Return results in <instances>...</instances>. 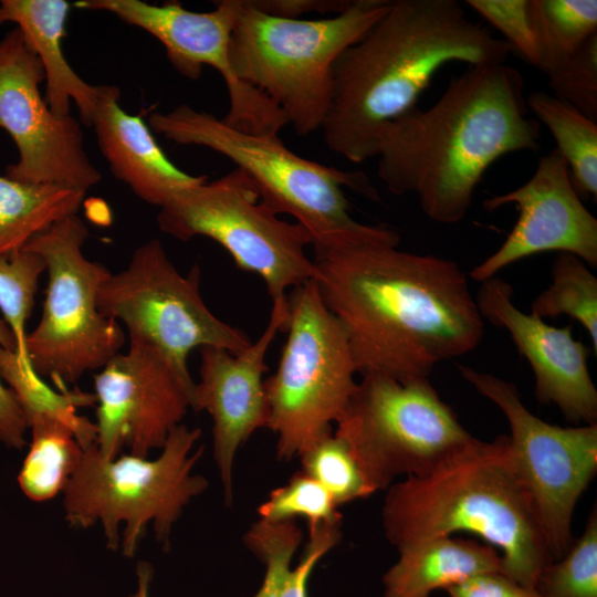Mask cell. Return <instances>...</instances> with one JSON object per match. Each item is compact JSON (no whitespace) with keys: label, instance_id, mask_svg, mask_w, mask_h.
<instances>
[{"label":"cell","instance_id":"cell-5","mask_svg":"<svg viewBox=\"0 0 597 597\" xmlns=\"http://www.w3.org/2000/svg\"><path fill=\"white\" fill-rule=\"evenodd\" d=\"M150 128L179 145L209 148L231 160L275 213L292 216L311 238L314 253L363 243L398 245L399 233L365 224L349 213L344 187L378 200L363 171H345L303 158L277 137L247 133L188 104L155 112Z\"/></svg>","mask_w":597,"mask_h":597},{"label":"cell","instance_id":"cell-20","mask_svg":"<svg viewBox=\"0 0 597 597\" xmlns=\"http://www.w3.org/2000/svg\"><path fill=\"white\" fill-rule=\"evenodd\" d=\"M119 97L118 87L98 85L90 124L117 179L139 199L159 208L176 192L207 180V176H191L171 163L148 125L139 116L125 112Z\"/></svg>","mask_w":597,"mask_h":597},{"label":"cell","instance_id":"cell-4","mask_svg":"<svg viewBox=\"0 0 597 597\" xmlns=\"http://www.w3.org/2000/svg\"><path fill=\"white\" fill-rule=\"evenodd\" d=\"M381 517L397 551L455 532L473 533L499 551L503 574L532 589L554 561L507 436L491 442L474 438L430 473L394 482Z\"/></svg>","mask_w":597,"mask_h":597},{"label":"cell","instance_id":"cell-12","mask_svg":"<svg viewBox=\"0 0 597 597\" xmlns=\"http://www.w3.org/2000/svg\"><path fill=\"white\" fill-rule=\"evenodd\" d=\"M100 312L123 324L129 339L156 349L189 385L187 365L195 348L217 347L238 354L252 342L218 318L200 294V269L182 275L159 239L139 245L128 265L111 273L97 293Z\"/></svg>","mask_w":597,"mask_h":597},{"label":"cell","instance_id":"cell-10","mask_svg":"<svg viewBox=\"0 0 597 597\" xmlns=\"http://www.w3.org/2000/svg\"><path fill=\"white\" fill-rule=\"evenodd\" d=\"M336 426L374 492L430 473L474 440L428 378L364 375Z\"/></svg>","mask_w":597,"mask_h":597},{"label":"cell","instance_id":"cell-26","mask_svg":"<svg viewBox=\"0 0 597 597\" xmlns=\"http://www.w3.org/2000/svg\"><path fill=\"white\" fill-rule=\"evenodd\" d=\"M527 108L551 132L555 149L565 159L579 197L597 199V122L591 121L553 94L534 91Z\"/></svg>","mask_w":597,"mask_h":597},{"label":"cell","instance_id":"cell-15","mask_svg":"<svg viewBox=\"0 0 597 597\" xmlns=\"http://www.w3.org/2000/svg\"><path fill=\"white\" fill-rule=\"evenodd\" d=\"M44 80L42 64L21 31L10 30L0 41V128L13 140L19 158L6 176L86 192L102 176L87 156L78 121L54 114L42 97Z\"/></svg>","mask_w":597,"mask_h":597},{"label":"cell","instance_id":"cell-36","mask_svg":"<svg viewBox=\"0 0 597 597\" xmlns=\"http://www.w3.org/2000/svg\"><path fill=\"white\" fill-rule=\"evenodd\" d=\"M0 348H17L14 336L0 315ZM28 425L13 392L4 385L0 376V442L22 449L25 446Z\"/></svg>","mask_w":597,"mask_h":597},{"label":"cell","instance_id":"cell-34","mask_svg":"<svg viewBox=\"0 0 597 597\" xmlns=\"http://www.w3.org/2000/svg\"><path fill=\"white\" fill-rule=\"evenodd\" d=\"M545 74L555 97L597 122V34Z\"/></svg>","mask_w":597,"mask_h":597},{"label":"cell","instance_id":"cell-32","mask_svg":"<svg viewBox=\"0 0 597 597\" xmlns=\"http://www.w3.org/2000/svg\"><path fill=\"white\" fill-rule=\"evenodd\" d=\"M537 597H597V513H590L584 533L568 551L540 573Z\"/></svg>","mask_w":597,"mask_h":597},{"label":"cell","instance_id":"cell-33","mask_svg":"<svg viewBox=\"0 0 597 597\" xmlns=\"http://www.w3.org/2000/svg\"><path fill=\"white\" fill-rule=\"evenodd\" d=\"M337 507L331 494L301 470L286 484L273 490L259 506L258 513L260 519L270 522L303 517L310 528L323 523H341L342 515Z\"/></svg>","mask_w":597,"mask_h":597},{"label":"cell","instance_id":"cell-35","mask_svg":"<svg viewBox=\"0 0 597 597\" xmlns=\"http://www.w3.org/2000/svg\"><path fill=\"white\" fill-rule=\"evenodd\" d=\"M531 0H468L467 6L488 21L530 64L538 67V54L530 13Z\"/></svg>","mask_w":597,"mask_h":597},{"label":"cell","instance_id":"cell-18","mask_svg":"<svg viewBox=\"0 0 597 597\" xmlns=\"http://www.w3.org/2000/svg\"><path fill=\"white\" fill-rule=\"evenodd\" d=\"M287 314V297L273 302L265 329L238 354L217 347L200 348V379L195 383L190 408L205 410L212 419L213 457L227 504L232 502L233 464L239 449L258 429L268 428L265 356L277 332H284Z\"/></svg>","mask_w":597,"mask_h":597},{"label":"cell","instance_id":"cell-28","mask_svg":"<svg viewBox=\"0 0 597 597\" xmlns=\"http://www.w3.org/2000/svg\"><path fill=\"white\" fill-rule=\"evenodd\" d=\"M538 70L555 69L597 34L596 0H531Z\"/></svg>","mask_w":597,"mask_h":597},{"label":"cell","instance_id":"cell-24","mask_svg":"<svg viewBox=\"0 0 597 597\" xmlns=\"http://www.w3.org/2000/svg\"><path fill=\"white\" fill-rule=\"evenodd\" d=\"M85 191L53 184H27L0 176V258L76 214Z\"/></svg>","mask_w":597,"mask_h":597},{"label":"cell","instance_id":"cell-14","mask_svg":"<svg viewBox=\"0 0 597 597\" xmlns=\"http://www.w3.org/2000/svg\"><path fill=\"white\" fill-rule=\"evenodd\" d=\"M214 3L209 12L190 11L176 1L156 6L140 0H80L74 6L109 12L150 33L164 45L171 65L188 78L200 77L206 65L213 67L229 95V111L222 119L247 133L277 137L287 125L285 115L233 70L230 43L240 2Z\"/></svg>","mask_w":597,"mask_h":597},{"label":"cell","instance_id":"cell-7","mask_svg":"<svg viewBox=\"0 0 597 597\" xmlns=\"http://www.w3.org/2000/svg\"><path fill=\"white\" fill-rule=\"evenodd\" d=\"M200 436L199 428L180 423L155 459L129 453L107 459L96 443L84 449L63 491L66 521L80 528L100 524L107 547L121 546L126 557L135 555L149 525L168 548L184 509L208 488V481L193 473L203 453V447L192 452Z\"/></svg>","mask_w":597,"mask_h":597},{"label":"cell","instance_id":"cell-13","mask_svg":"<svg viewBox=\"0 0 597 597\" xmlns=\"http://www.w3.org/2000/svg\"><path fill=\"white\" fill-rule=\"evenodd\" d=\"M458 370L506 418L516 472L533 502L552 557H562L573 544L577 501L597 472V423L551 425L525 407L514 384L461 364Z\"/></svg>","mask_w":597,"mask_h":597},{"label":"cell","instance_id":"cell-22","mask_svg":"<svg viewBox=\"0 0 597 597\" xmlns=\"http://www.w3.org/2000/svg\"><path fill=\"white\" fill-rule=\"evenodd\" d=\"M397 562L384 574V597H429L473 575L502 572L496 548L472 540L439 536L398 549Z\"/></svg>","mask_w":597,"mask_h":597},{"label":"cell","instance_id":"cell-21","mask_svg":"<svg viewBox=\"0 0 597 597\" xmlns=\"http://www.w3.org/2000/svg\"><path fill=\"white\" fill-rule=\"evenodd\" d=\"M70 3L64 0H1L0 25L12 22L39 57L46 81L44 100L59 116L70 115L74 101L83 123L90 126L98 85H91L71 67L62 51Z\"/></svg>","mask_w":597,"mask_h":597},{"label":"cell","instance_id":"cell-31","mask_svg":"<svg viewBox=\"0 0 597 597\" xmlns=\"http://www.w3.org/2000/svg\"><path fill=\"white\" fill-rule=\"evenodd\" d=\"M300 458L302 471L316 480L337 506L375 493L350 448L335 431L318 440Z\"/></svg>","mask_w":597,"mask_h":597},{"label":"cell","instance_id":"cell-11","mask_svg":"<svg viewBox=\"0 0 597 597\" xmlns=\"http://www.w3.org/2000/svg\"><path fill=\"white\" fill-rule=\"evenodd\" d=\"M157 223L180 241L198 235L216 241L239 269L265 282L272 302L285 300L287 289L317 275L305 253L311 245L307 231L280 219L238 168L176 192L159 208Z\"/></svg>","mask_w":597,"mask_h":597},{"label":"cell","instance_id":"cell-17","mask_svg":"<svg viewBox=\"0 0 597 597\" xmlns=\"http://www.w3.org/2000/svg\"><path fill=\"white\" fill-rule=\"evenodd\" d=\"M515 203L519 219L502 245L474 266L470 277L483 282L521 259L557 251L597 265V220L576 192L568 166L553 149L540 157L533 176L521 187L483 201L493 211Z\"/></svg>","mask_w":597,"mask_h":597},{"label":"cell","instance_id":"cell-19","mask_svg":"<svg viewBox=\"0 0 597 597\" xmlns=\"http://www.w3.org/2000/svg\"><path fill=\"white\" fill-rule=\"evenodd\" d=\"M513 289L492 276L475 296L482 318L505 328L535 376V395L554 404L565 419L577 425L597 420V389L588 369L589 349L572 335V326L556 327L516 307Z\"/></svg>","mask_w":597,"mask_h":597},{"label":"cell","instance_id":"cell-1","mask_svg":"<svg viewBox=\"0 0 597 597\" xmlns=\"http://www.w3.org/2000/svg\"><path fill=\"white\" fill-rule=\"evenodd\" d=\"M364 243L314 253L315 281L344 328L357 374L428 378L472 352L484 321L452 260Z\"/></svg>","mask_w":597,"mask_h":597},{"label":"cell","instance_id":"cell-16","mask_svg":"<svg viewBox=\"0 0 597 597\" xmlns=\"http://www.w3.org/2000/svg\"><path fill=\"white\" fill-rule=\"evenodd\" d=\"M96 447L107 459L127 449L148 457L161 449L190 408L195 385L187 384L149 345L129 339L94 379Z\"/></svg>","mask_w":597,"mask_h":597},{"label":"cell","instance_id":"cell-9","mask_svg":"<svg viewBox=\"0 0 597 597\" xmlns=\"http://www.w3.org/2000/svg\"><path fill=\"white\" fill-rule=\"evenodd\" d=\"M88 235L74 214L23 248L41 255L48 272L42 317L27 334V352L36 374L51 378L59 390L101 369L125 342L121 325L98 310L97 293L111 272L83 254Z\"/></svg>","mask_w":597,"mask_h":597},{"label":"cell","instance_id":"cell-8","mask_svg":"<svg viewBox=\"0 0 597 597\" xmlns=\"http://www.w3.org/2000/svg\"><path fill=\"white\" fill-rule=\"evenodd\" d=\"M287 310L279 365L264 380L268 428L276 436L281 461L300 457L333 432L357 385L347 335L315 280L292 289Z\"/></svg>","mask_w":597,"mask_h":597},{"label":"cell","instance_id":"cell-3","mask_svg":"<svg viewBox=\"0 0 597 597\" xmlns=\"http://www.w3.org/2000/svg\"><path fill=\"white\" fill-rule=\"evenodd\" d=\"M511 46L457 0H394L333 69L324 143L353 163L376 157L381 128L416 107L444 65L505 63Z\"/></svg>","mask_w":597,"mask_h":597},{"label":"cell","instance_id":"cell-27","mask_svg":"<svg viewBox=\"0 0 597 597\" xmlns=\"http://www.w3.org/2000/svg\"><path fill=\"white\" fill-rule=\"evenodd\" d=\"M29 429L32 440L18 481L30 500L43 502L64 491L84 449L73 431L61 423L35 425Z\"/></svg>","mask_w":597,"mask_h":597},{"label":"cell","instance_id":"cell-2","mask_svg":"<svg viewBox=\"0 0 597 597\" xmlns=\"http://www.w3.org/2000/svg\"><path fill=\"white\" fill-rule=\"evenodd\" d=\"M524 78L506 64L469 65L430 107L387 123L377 140V175L396 196L415 193L438 223L460 222L489 167L502 156L541 148Z\"/></svg>","mask_w":597,"mask_h":597},{"label":"cell","instance_id":"cell-25","mask_svg":"<svg viewBox=\"0 0 597 597\" xmlns=\"http://www.w3.org/2000/svg\"><path fill=\"white\" fill-rule=\"evenodd\" d=\"M0 376L19 402L28 429L56 422L71 429L83 449L96 443L95 423L78 413L80 407L95 404L94 395L54 390L36 373H24L14 349L0 348Z\"/></svg>","mask_w":597,"mask_h":597},{"label":"cell","instance_id":"cell-23","mask_svg":"<svg viewBox=\"0 0 597 597\" xmlns=\"http://www.w3.org/2000/svg\"><path fill=\"white\" fill-rule=\"evenodd\" d=\"M341 523L308 528V542L300 563L292 566L303 532L295 520L260 519L243 535L245 547L264 565L261 587L254 597H307L308 578L318 562L341 540Z\"/></svg>","mask_w":597,"mask_h":597},{"label":"cell","instance_id":"cell-29","mask_svg":"<svg viewBox=\"0 0 597 597\" xmlns=\"http://www.w3.org/2000/svg\"><path fill=\"white\" fill-rule=\"evenodd\" d=\"M545 320L567 315L588 333L597 353V277L578 256L561 252L552 264V284L531 305Z\"/></svg>","mask_w":597,"mask_h":597},{"label":"cell","instance_id":"cell-38","mask_svg":"<svg viewBox=\"0 0 597 597\" xmlns=\"http://www.w3.org/2000/svg\"><path fill=\"white\" fill-rule=\"evenodd\" d=\"M258 10L282 18L300 19L305 13L344 12L353 0H250Z\"/></svg>","mask_w":597,"mask_h":597},{"label":"cell","instance_id":"cell-6","mask_svg":"<svg viewBox=\"0 0 597 597\" xmlns=\"http://www.w3.org/2000/svg\"><path fill=\"white\" fill-rule=\"evenodd\" d=\"M390 1L353 0L339 14L307 20L271 15L239 0L230 43L233 70L285 115L297 135L321 130L337 59L384 15Z\"/></svg>","mask_w":597,"mask_h":597},{"label":"cell","instance_id":"cell-37","mask_svg":"<svg viewBox=\"0 0 597 597\" xmlns=\"http://www.w3.org/2000/svg\"><path fill=\"white\" fill-rule=\"evenodd\" d=\"M449 597H537L534 589L513 580L502 572L473 575L446 589Z\"/></svg>","mask_w":597,"mask_h":597},{"label":"cell","instance_id":"cell-30","mask_svg":"<svg viewBox=\"0 0 597 597\" xmlns=\"http://www.w3.org/2000/svg\"><path fill=\"white\" fill-rule=\"evenodd\" d=\"M45 271L41 255L21 249L0 258V312L15 339V353L27 374L36 373L28 356L25 323L34 304L40 275Z\"/></svg>","mask_w":597,"mask_h":597},{"label":"cell","instance_id":"cell-39","mask_svg":"<svg viewBox=\"0 0 597 597\" xmlns=\"http://www.w3.org/2000/svg\"><path fill=\"white\" fill-rule=\"evenodd\" d=\"M137 586L129 597H149V588L153 579V567L145 562H140L136 569Z\"/></svg>","mask_w":597,"mask_h":597}]
</instances>
